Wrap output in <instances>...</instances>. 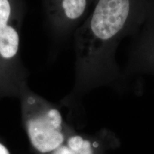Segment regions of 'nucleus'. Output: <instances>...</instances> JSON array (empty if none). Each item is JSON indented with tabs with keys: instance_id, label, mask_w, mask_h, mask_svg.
Segmentation results:
<instances>
[{
	"instance_id": "obj_3",
	"label": "nucleus",
	"mask_w": 154,
	"mask_h": 154,
	"mask_svg": "<svg viewBox=\"0 0 154 154\" xmlns=\"http://www.w3.org/2000/svg\"><path fill=\"white\" fill-rule=\"evenodd\" d=\"M25 82L24 108L26 127L31 143L41 153L54 151L63 143L62 116L54 108L49 107L37 96L26 94Z\"/></svg>"
},
{
	"instance_id": "obj_1",
	"label": "nucleus",
	"mask_w": 154,
	"mask_h": 154,
	"mask_svg": "<svg viewBox=\"0 0 154 154\" xmlns=\"http://www.w3.org/2000/svg\"><path fill=\"white\" fill-rule=\"evenodd\" d=\"M149 0H96L91 14L75 30V86L84 89L122 83L116 51L137 33Z\"/></svg>"
},
{
	"instance_id": "obj_6",
	"label": "nucleus",
	"mask_w": 154,
	"mask_h": 154,
	"mask_svg": "<svg viewBox=\"0 0 154 154\" xmlns=\"http://www.w3.org/2000/svg\"><path fill=\"white\" fill-rule=\"evenodd\" d=\"M84 139L79 136H76L71 137L68 140V146L69 149H71L73 151L77 152L79 151L82 147L84 143Z\"/></svg>"
},
{
	"instance_id": "obj_9",
	"label": "nucleus",
	"mask_w": 154,
	"mask_h": 154,
	"mask_svg": "<svg viewBox=\"0 0 154 154\" xmlns=\"http://www.w3.org/2000/svg\"><path fill=\"white\" fill-rule=\"evenodd\" d=\"M0 154H9L7 148L1 143H0Z\"/></svg>"
},
{
	"instance_id": "obj_2",
	"label": "nucleus",
	"mask_w": 154,
	"mask_h": 154,
	"mask_svg": "<svg viewBox=\"0 0 154 154\" xmlns=\"http://www.w3.org/2000/svg\"><path fill=\"white\" fill-rule=\"evenodd\" d=\"M22 21L9 0H0V90L21 88L27 79L20 57Z\"/></svg>"
},
{
	"instance_id": "obj_7",
	"label": "nucleus",
	"mask_w": 154,
	"mask_h": 154,
	"mask_svg": "<svg viewBox=\"0 0 154 154\" xmlns=\"http://www.w3.org/2000/svg\"><path fill=\"white\" fill-rule=\"evenodd\" d=\"M76 154H94L93 150H92L91 143L87 140H84L82 147L81 148L79 151L76 152Z\"/></svg>"
},
{
	"instance_id": "obj_8",
	"label": "nucleus",
	"mask_w": 154,
	"mask_h": 154,
	"mask_svg": "<svg viewBox=\"0 0 154 154\" xmlns=\"http://www.w3.org/2000/svg\"><path fill=\"white\" fill-rule=\"evenodd\" d=\"M53 154H76V152L73 151L72 149L66 146H59L55 150Z\"/></svg>"
},
{
	"instance_id": "obj_4",
	"label": "nucleus",
	"mask_w": 154,
	"mask_h": 154,
	"mask_svg": "<svg viewBox=\"0 0 154 154\" xmlns=\"http://www.w3.org/2000/svg\"><path fill=\"white\" fill-rule=\"evenodd\" d=\"M132 38L126 67L121 72L122 82L154 76V0H149L143 22Z\"/></svg>"
},
{
	"instance_id": "obj_10",
	"label": "nucleus",
	"mask_w": 154,
	"mask_h": 154,
	"mask_svg": "<svg viewBox=\"0 0 154 154\" xmlns=\"http://www.w3.org/2000/svg\"><path fill=\"white\" fill-rule=\"evenodd\" d=\"M93 146L94 148H97L98 146H99V143H98L97 142H94V143H93Z\"/></svg>"
},
{
	"instance_id": "obj_5",
	"label": "nucleus",
	"mask_w": 154,
	"mask_h": 154,
	"mask_svg": "<svg viewBox=\"0 0 154 154\" xmlns=\"http://www.w3.org/2000/svg\"><path fill=\"white\" fill-rule=\"evenodd\" d=\"M89 0H59L46 20L53 44L59 46L78 28L86 14Z\"/></svg>"
}]
</instances>
